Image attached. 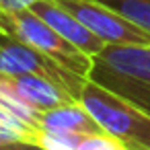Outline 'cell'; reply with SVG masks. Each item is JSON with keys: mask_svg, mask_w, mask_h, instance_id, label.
<instances>
[{"mask_svg": "<svg viewBox=\"0 0 150 150\" xmlns=\"http://www.w3.org/2000/svg\"><path fill=\"white\" fill-rule=\"evenodd\" d=\"M0 150H43L39 142L8 136V134H0Z\"/></svg>", "mask_w": 150, "mask_h": 150, "instance_id": "10", "label": "cell"}, {"mask_svg": "<svg viewBox=\"0 0 150 150\" xmlns=\"http://www.w3.org/2000/svg\"><path fill=\"white\" fill-rule=\"evenodd\" d=\"M129 150H148V148H129Z\"/></svg>", "mask_w": 150, "mask_h": 150, "instance_id": "13", "label": "cell"}, {"mask_svg": "<svg viewBox=\"0 0 150 150\" xmlns=\"http://www.w3.org/2000/svg\"><path fill=\"white\" fill-rule=\"evenodd\" d=\"M21 8H27L21 0H0V11L15 13V11H21Z\"/></svg>", "mask_w": 150, "mask_h": 150, "instance_id": "11", "label": "cell"}, {"mask_svg": "<svg viewBox=\"0 0 150 150\" xmlns=\"http://www.w3.org/2000/svg\"><path fill=\"white\" fill-rule=\"evenodd\" d=\"M74 150H129L121 140L101 132V134H80Z\"/></svg>", "mask_w": 150, "mask_h": 150, "instance_id": "9", "label": "cell"}, {"mask_svg": "<svg viewBox=\"0 0 150 150\" xmlns=\"http://www.w3.org/2000/svg\"><path fill=\"white\" fill-rule=\"evenodd\" d=\"M101 2L150 33V0H101Z\"/></svg>", "mask_w": 150, "mask_h": 150, "instance_id": "8", "label": "cell"}, {"mask_svg": "<svg viewBox=\"0 0 150 150\" xmlns=\"http://www.w3.org/2000/svg\"><path fill=\"white\" fill-rule=\"evenodd\" d=\"M21 2H23V4H25V6L29 8L31 4H35V2H37V0H21Z\"/></svg>", "mask_w": 150, "mask_h": 150, "instance_id": "12", "label": "cell"}, {"mask_svg": "<svg viewBox=\"0 0 150 150\" xmlns=\"http://www.w3.org/2000/svg\"><path fill=\"white\" fill-rule=\"evenodd\" d=\"M88 78L150 115V43H107Z\"/></svg>", "mask_w": 150, "mask_h": 150, "instance_id": "1", "label": "cell"}, {"mask_svg": "<svg viewBox=\"0 0 150 150\" xmlns=\"http://www.w3.org/2000/svg\"><path fill=\"white\" fill-rule=\"evenodd\" d=\"M0 72L2 74H35L41 76L56 86H60L64 93H68L72 99L80 101L82 88L86 84V76H80L72 72L70 68L62 66L54 58L45 56L43 52L15 39L13 35L0 31Z\"/></svg>", "mask_w": 150, "mask_h": 150, "instance_id": "4", "label": "cell"}, {"mask_svg": "<svg viewBox=\"0 0 150 150\" xmlns=\"http://www.w3.org/2000/svg\"><path fill=\"white\" fill-rule=\"evenodd\" d=\"M35 15H39L45 23H50L64 39H68L72 45L82 50L86 56L95 58L107 43L101 41L91 29H86L68 8H64L56 0H37L35 4L29 6Z\"/></svg>", "mask_w": 150, "mask_h": 150, "instance_id": "6", "label": "cell"}, {"mask_svg": "<svg viewBox=\"0 0 150 150\" xmlns=\"http://www.w3.org/2000/svg\"><path fill=\"white\" fill-rule=\"evenodd\" d=\"M80 103L105 134L121 140L127 148L150 150V115L146 111L111 93L109 88L93 82L91 78L82 88Z\"/></svg>", "mask_w": 150, "mask_h": 150, "instance_id": "2", "label": "cell"}, {"mask_svg": "<svg viewBox=\"0 0 150 150\" xmlns=\"http://www.w3.org/2000/svg\"><path fill=\"white\" fill-rule=\"evenodd\" d=\"M0 31L13 35L15 39L54 58L56 62L70 68L72 72L88 78V72L93 68V58L86 56L76 45H72L68 39H64L50 23H45L31 8H21L15 13L0 11Z\"/></svg>", "mask_w": 150, "mask_h": 150, "instance_id": "3", "label": "cell"}, {"mask_svg": "<svg viewBox=\"0 0 150 150\" xmlns=\"http://www.w3.org/2000/svg\"><path fill=\"white\" fill-rule=\"evenodd\" d=\"M105 43H150V33L101 0H56Z\"/></svg>", "mask_w": 150, "mask_h": 150, "instance_id": "5", "label": "cell"}, {"mask_svg": "<svg viewBox=\"0 0 150 150\" xmlns=\"http://www.w3.org/2000/svg\"><path fill=\"white\" fill-rule=\"evenodd\" d=\"M39 129L64 132V134H101L103 132V127L95 121V117L84 109L80 101L43 111L39 117Z\"/></svg>", "mask_w": 150, "mask_h": 150, "instance_id": "7", "label": "cell"}]
</instances>
